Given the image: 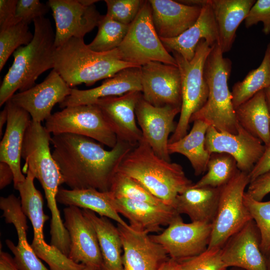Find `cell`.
I'll return each instance as SVG.
<instances>
[{"instance_id":"45","label":"cell","mask_w":270,"mask_h":270,"mask_svg":"<svg viewBox=\"0 0 270 270\" xmlns=\"http://www.w3.org/2000/svg\"><path fill=\"white\" fill-rule=\"evenodd\" d=\"M18 0H0V30L20 22L16 18Z\"/></svg>"},{"instance_id":"16","label":"cell","mask_w":270,"mask_h":270,"mask_svg":"<svg viewBox=\"0 0 270 270\" xmlns=\"http://www.w3.org/2000/svg\"><path fill=\"white\" fill-rule=\"evenodd\" d=\"M205 147L210 154L216 152L230 155L236 160L238 169L248 174L266 148L260 139L248 132L239 124L236 134L220 132L210 126L206 132Z\"/></svg>"},{"instance_id":"22","label":"cell","mask_w":270,"mask_h":270,"mask_svg":"<svg viewBox=\"0 0 270 270\" xmlns=\"http://www.w3.org/2000/svg\"><path fill=\"white\" fill-rule=\"evenodd\" d=\"M190 2L192 5L202 6L200 15L196 22L176 37L160 38L168 52H177L188 61L194 57L196 46L202 40H205L210 46L218 42V28L208 0H190Z\"/></svg>"},{"instance_id":"11","label":"cell","mask_w":270,"mask_h":270,"mask_svg":"<svg viewBox=\"0 0 270 270\" xmlns=\"http://www.w3.org/2000/svg\"><path fill=\"white\" fill-rule=\"evenodd\" d=\"M46 130L50 134H72L94 140L113 148L118 138L95 104L68 106L52 114L46 120Z\"/></svg>"},{"instance_id":"26","label":"cell","mask_w":270,"mask_h":270,"mask_svg":"<svg viewBox=\"0 0 270 270\" xmlns=\"http://www.w3.org/2000/svg\"><path fill=\"white\" fill-rule=\"evenodd\" d=\"M141 66L124 68L106 79L101 85L89 90L72 89L70 94L60 102V106L93 104L97 100L118 96L132 91L142 92Z\"/></svg>"},{"instance_id":"6","label":"cell","mask_w":270,"mask_h":270,"mask_svg":"<svg viewBox=\"0 0 270 270\" xmlns=\"http://www.w3.org/2000/svg\"><path fill=\"white\" fill-rule=\"evenodd\" d=\"M212 48L205 40H202L196 46L194 57L190 61L177 52H172L180 74L182 104L178 122L169 138L168 144L180 140L188 134L191 117L208 100V88L204 68Z\"/></svg>"},{"instance_id":"24","label":"cell","mask_w":270,"mask_h":270,"mask_svg":"<svg viewBox=\"0 0 270 270\" xmlns=\"http://www.w3.org/2000/svg\"><path fill=\"white\" fill-rule=\"evenodd\" d=\"M8 120L0 143V162L7 163L14 173L15 189L26 180L20 166L24 134L32 120L30 114L8 100L6 104Z\"/></svg>"},{"instance_id":"41","label":"cell","mask_w":270,"mask_h":270,"mask_svg":"<svg viewBox=\"0 0 270 270\" xmlns=\"http://www.w3.org/2000/svg\"><path fill=\"white\" fill-rule=\"evenodd\" d=\"M107 6L106 14L114 20L130 25L136 17L144 0H105Z\"/></svg>"},{"instance_id":"8","label":"cell","mask_w":270,"mask_h":270,"mask_svg":"<svg viewBox=\"0 0 270 270\" xmlns=\"http://www.w3.org/2000/svg\"><path fill=\"white\" fill-rule=\"evenodd\" d=\"M120 58L142 66L151 62L177 66L174 57L164 47L154 27L148 0H144L124 40L117 48Z\"/></svg>"},{"instance_id":"49","label":"cell","mask_w":270,"mask_h":270,"mask_svg":"<svg viewBox=\"0 0 270 270\" xmlns=\"http://www.w3.org/2000/svg\"><path fill=\"white\" fill-rule=\"evenodd\" d=\"M159 270H180V268L178 262L170 258Z\"/></svg>"},{"instance_id":"42","label":"cell","mask_w":270,"mask_h":270,"mask_svg":"<svg viewBox=\"0 0 270 270\" xmlns=\"http://www.w3.org/2000/svg\"><path fill=\"white\" fill-rule=\"evenodd\" d=\"M50 8L48 4L39 0H18L16 18L19 22L29 24L35 19L44 17Z\"/></svg>"},{"instance_id":"17","label":"cell","mask_w":270,"mask_h":270,"mask_svg":"<svg viewBox=\"0 0 270 270\" xmlns=\"http://www.w3.org/2000/svg\"><path fill=\"white\" fill-rule=\"evenodd\" d=\"M64 214L70 240L68 257L77 264L104 268L96 230L82 210L68 206L64 209Z\"/></svg>"},{"instance_id":"34","label":"cell","mask_w":270,"mask_h":270,"mask_svg":"<svg viewBox=\"0 0 270 270\" xmlns=\"http://www.w3.org/2000/svg\"><path fill=\"white\" fill-rule=\"evenodd\" d=\"M270 86V42L266 46L263 60L259 66L249 72L242 81L238 82L231 92L234 106H239L258 92Z\"/></svg>"},{"instance_id":"40","label":"cell","mask_w":270,"mask_h":270,"mask_svg":"<svg viewBox=\"0 0 270 270\" xmlns=\"http://www.w3.org/2000/svg\"><path fill=\"white\" fill-rule=\"evenodd\" d=\"M180 270H227L221 248H208L202 253L178 262Z\"/></svg>"},{"instance_id":"55","label":"cell","mask_w":270,"mask_h":270,"mask_svg":"<svg viewBox=\"0 0 270 270\" xmlns=\"http://www.w3.org/2000/svg\"><path fill=\"white\" fill-rule=\"evenodd\" d=\"M230 268H228L227 270H245L240 268H236V267H232Z\"/></svg>"},{"instance_id":"21","label":"cell","mask_w":270,"mask_h":270,"mask_svg":"<svg viewBox=\"0 0 270 270\" xmlns=\"http://www.w3.org/2000/svg\"><path fill=\"white\" fill-rule=\"evenodd\" d=\"M142 96L141 92L132 91L121 96L99 98L93 104L100 108L117 138L133 146L142 139V131L136 123L135 112Z\"/></svg>"},{"instance_id":"10","label":"cell","mask_w":270,"mask_h":270,"mask_svg":"<svg viewBox=\"0 0 270 270\" xmlns=\"http://www.w3.org/2000/svg\"><path fill=\"white\" fill-rule=\"evenodd\" d=\"M250 181L248 173L239 170L230 181L220 188L208 248H222L233 234L253 220L244 201V190Z\"/></svg>"},{"instance_id":"1","label":"cell","mask_w":270,"mask_h":270,"mask_svg":"<svg viewBox=\"0 0 270 270\" xmlns=\"http://www.w3.org/2000/svg\"><path fill=\"white\" fill-rule=\"evenodd\" d=\"M50 142L64 184L70 189L101 192L110 190L119 164L134 147L118 138L115 146L106 150L92 138L72 134H54Z\"/></svg>"},{"instance_id":"15","label":"cell","mask_w":270,"mask_h":270,"mask_svg":"<svg viewBox=\"0 0 270 270\" xmlns=\"http://www.w3.org/2000/svg\"><path fill=\"white\" fill-rule=\"evenodd\" d=\"M47 4L55 21L56 48L72 38H84L102 16L94 4L85 6L79 0H49Z\"/></svg>"},{"instance_id":"14","label":"cell","mask_w":270,"mask_h":270,"mask_svg":"<svg viewBox=\"0 0 270 270\" xmlns=\"http://www.w3.org/2000/svg\"><path fill=\"white\" fill-rule=\"evenodd\" d=\"M142 94L148 103L156 107H180L181 78L177 66L151 62L140 68Z\"/></svg>"},{"instance_id":"25","label":"cell","mask_w":270,"mask_h":270,"mask_svg":"<svg viewBox=\"0 0 270 270\" xmlns=\"http://www.w3.org/2000/svg\"><path fill=\"white\" fill-rule=\"evenodd\" d=\"M155 30L160 38L176 37L198 18L202 6L172 0H149Z\"/></svg>"},{"instance_id":"51","label":"cell","mask_w":270,"mask_h":270,"mask_svg":"<svg viewBox=\"0 0 270 270\" xmlns=\"http://www.w3.org/2000/svg\"><path fill=\"white\" fill-rule=\"evenodd\" d=\"M266 100L269 112L270 114V86L264 90Z\"/></svg>"},{"instance_id":"43","label":"cell","mask_w":270,"mask_h":270,"mask_svg":"<svg viewBox=\"0 0 270 270\" xmlns=\"http://www.w3.org/2000/svg\"><path fill=\"white\" fill-rule=\"evenodd\" d=\"M245 26L248 28L259 22L263 24V32L270 34V0H258L250 9L244 20Z\"/></svg>"},{"instance_id":"5","label":"cell","mask_w":270,"mask_h":270,"mask_svg":"<svg viewBox=\"0 0 270 270\" xmlns=\"http://www.w3.org/2000/svg\"><path fill=\"white\" fill-rule=\"evenodd\" d=\"M223 54L216 44L207 58L204 74L208 88V100L192 116L190 123L200 120L220 132L236 134L238 122L228 86L232 62L228 58H224Z\"/></svg>"},{"instance_id":"4","label":"cell","mask_w":270,"mask_h":270,"mask_svg":"<svg viewBox=\"0 0 270 270\" xmlns=\"http://www.w3.org/2000/svg\"><path fill=\"white\" fill-rule=\"evenodd\" d=\"M134 66H138L120 58L117 48L96 52L88 47L84 38H72L56 48L53 69L72 88L82 84L91 86L124 68Z\"/></svg>"},{"instance_id":"47","label":"cell","mask_w":270,"mask_h":270,"mask_svg":"<svg viewBox=\"0 0 270 270\" xmlns=\"http://www.w3.org/2000/svg\"><path fill=\"white\" fill-rule=\"evenodd\" d=\"M12 169L6 162H0V189H3L14 181Z\"/></svg>"},{"instance_id":"28","label":"cell","mask_w":270,"mask_h":270,"mask_svg":"<svg viewBox=\"0 0 270 270\" xmlns=\"http://www.w3.org/2000/svg\"><path fill=\"white\" fill-rule=\"evenodd\" d=\"M216 24L218 42L222 52L230 51L236 31L245 20L254 0H208Z\"/></svg>"},{"instance_id":"29","label":"cell","mask_w":270,"mask_h":270,"mask_svg":"<svg viewBox=\"0 0 270 270\" xmlns=\"http://www.w3.org/2000/svg\"><path fill=\"white\" fill-rule=\"evenodd\" d=\"M192 185L177 196L175 210L180 215L187 214L192 222L212 224L218 210L220 188L194 187Z\"/></svg>"},{"instance_id":"52","label":"cell","mask_w":270,"mask_h":270,"mask_svg":"<svg viewBox=\"0 0 270 270\" xmlns=\"http://www.w3.org/2000/svg\"><path fill=\"white\" fill-rule=\"evenodd\" d=\"M80 2L85 6H90L94 4L96 2H98V0H79Z\"/></svg>"},{"instance_id":"27","label":"cell","mask_w":270,"mask_h":270,"mask_svg":"<svg viewBox=\"0 0 270 270\" xmlns=\"http://www.w3.org/2000/svg\"><path fill=\"white\" fill-rule=\"evenodd\" d=\"M112 203L116 212L128 220L132 228L148 234L162 230V226H168L179 214L174 208L166 205L112 196Z\"/></svg>"},{"instance_id":"13","label":"cell","mask_w":270,"mask_h":270,"mask_svg":"<svg viewBox=\"0 0 270 270\" xmlns=\"http://www.w3.org/2000/svg\"><path fill=\"white\" fill-rule=\"evenodd\" d=\"M180 110V107L170 106H154L142 96L136 105V116L143 140L156 155L168 162H171L168 151V137L176 130L174 120Z\"/></svg>"},{"instance_id":"7","label":"cell","mask_w":270,"mask_h":270,"mask_svg":"<svg viewBox=\"0 0 270 270\" xmlns=\"http://www.w3.org/2000/svg\"><path fill=\"white\" fill-rule=\"evenodd\" d=\"M50 134L41 122L31 120L26 128L22 150L24 170H30L44 190L47 206L52 213L58 210L56 196L63 180L50 148Z\"/></svg>"},{"instance_id":"3","label":"cell","mask_w":270,"mask_h":270,"mask_svg":"<svg viewBox=\"0 0 270 270\" xmlns=\"http://www.w3.org/2000/svg\"><path fill=\"white\" fill-rule=\"evenodd\" d=\"M34 38L26 46L13 54L12 65L5 75L0 88V106L10 100L15 92L26 90L35 85L42 73L54 68L56 48L55 33L48 18L34 20Z\"/></svg>"},{"instance_id":"39","label":"cell","mask_w":270,"mask_h":270,"mask_svg":"<svg viewBox=\"0 0 270 270\" xmlns=\"http://www.w3.org/2000/svg\"><path fill=\"white\" fill-rule=\"evenodd\" d=\"M244 201L259 230L261 250L266 256L270 250V200H255L245 192Z\"/></svg>"},{"instance_id":"54","label":"cell","mask_w":270,"mask_h":270,"mask_svg":"<svg viewBox=\"0 0 270 270\" xmlns=\"http://www.w3.org/2000/svg\"><path fill=\"white\" fill-rule=\"evenodd\" d=\"M266 257L267 270H270V250L268 251Z\"/></svg>"},{"instance_id":"20","label":"cell","mask_w":270,"mask_h":270,"mask_svg":"<svg viewBox=\"0 0 270 270\" xmlns=\"http://www.w3.org/2000/svg\"><path fill=\"white\" fill-rule=\"evenodd\" d=\"M260 245L259 230L252 220L233 234L222 246V260L228 268L267 270L266 257Z\"/></svg>"},{"instance_id":"46","label":"cell","mask_w":270,"mask_h":270,"mask_svg":"<svg viewBox=\"0 0 270 270\" xmlns=\"http://www.w3.org/2000/svg\"><path fill=\"white\" fill-rule=\"evenodd\" d=\"M265 146V150L262 155L248 174L250 182L261 174L270 170V142Z\"/></svg>"},{"instance_id":"38","label":"cell","mask_w":270,"mask_h":270,"mask_svg":"<svg viewBox=\"0 0 270 270\" xmlns=\"http://www.w3.org/2000/svg\"><path fill=\"white\" fill-rule=\"evenodd\" d=\"M33 38L28 24L22 21L0 30V71L10 55L20 46L29 44Z\"/></svg>"},{"instance_id":"32","label":"cell","mask_w":270,"mask_h":270,"mask_svg":"<svg viewBox=\"0 0 270 270\" xmlns=\"http://www.w3.org/2000/svg\"><path fill=\"white\" fill-rule=\"evenodd\" d=\"M238 124L248 132L260 139L264 146L270 142V114L264 90L235 109Z\"/></svg>"},{"instance_id":"44","label":"cell","mask_w":270,"mask_h":270,"mask_svg":"<svg viewBox=\"0 0 270 270\" xmlns=\"http://www.w3.org/2000/svg\"><path fill=\"white\" fill-rule=\"evenodd\" d=\"M246 192L255 200L262 201L270 193V170L251 181Z\"/></svg>"},{"instance_id":"37","label":"cell","mask_w":270,"mask_h":270,"mask_svg":"<svg viewBox=\"0 0 270 270\" xmlns=\"http://www.w3.org/2000/svg\"><path fill=\"white\" fill-rule=\"evenodd\" d=\"M109 192L115 198H124L158 206L166 205L138 181L118 172H116L112 178Z\"/></svg>"},{"instance_id":"19","label":"cell","mask_w":270,"mask_h":270,"mask_svg":"<svg viewBox=\"0 0 270 270\" xmlns=\"http://www.w3.org/2000/svg\"><path fill=\"white\" fill-rule=\"evenodd\" d=\"M122 244L124 270H159L170 258L148 233L117 224Z\"/></svg>"},{"instance_id":"9","label":"cell","mask_w":270,"mask_h":270,"mask_svg":"<svg viewBox=\"0 0 270 270\" xmlns=\"http://www.w3.org/2000/svg\"><path fill=\"white\" fill-rule=\"evenodd\" d=\"M26 173L25 180L16 190L20 193L22 209L32 226L34 238L30 246L34 252L48 264L50 270H82L84 264L74 262L45 241L44 225L48 216L44 213L42 196L34 186V176L30 170Z\"/></svg>"},{"instance_id":"30","label":"cell","mask_w":270,"mask_h":270,"mask_svg":"<svg viewBox=\"0 0 270 270\" xmlns=\"http://www.w3.org/2000/svg\"><path fill=\"white\" fill-rule=\"evenodd\" d=\"M56 199L60 204L87 209L99 216L112 220L117 224H128L113 208L112 196L109 191L101 192L92 188L76 190L59 188Z\"/></svg>"},{"instance_id":"2","label":"cell","mask_w":270,"mask_h":270,"mask_svg":"<svg viewBox=\"0 0 270 270\" xmlns=\"http://www.w3.org/2000/svg\"><path fill=\"white\" fill-rule=\"evenodd\" d=\"M116 172L136 180L173 208L177 196L194 184L180 164L160 158L143 139L126 154Z\"/></svg>"},{"instance_id":"18","label":"cell","mask_w":270,"mask_h":270,"mask_svg":"<svg viewBox=\"0 0 270 270\" xmlns=\"http://www.w3.org/2000/svg\"><path fill=\"white\" fill-rule=\"evenodd\" d=\"M72 89L52 69L42 82L15 94L10 100L26 110L32 120L42 122L50 117L53 107L63 102L70 94Z\"/></svg>"},{"instance_id":"23","label":"cell","mask_w":270,"mask_h":270,"mask_svg":"<svg viewBox=\"0 0 270 270\" xmlns=\"http://www.w3.org/2000/svg\"><path fill=\"white\" fill-rule=\"evenodd\" d=\"M0 208L3 211L2 216L6 222L12 224L17 232V245L8 239L6 240V244L12 253L20 270H50L42 263L28 242L26 231L28 226L26 216L22 209L20 200L14 194L2 196Z\"/></svg>"},{"instance_id":"33","label":"cell","mask_w":270,"mask_h":270,"mask_svg":"<svg viewBox=\"0 0 270 270\" xmlns=\"http://www.w3.org/2000/svg\"><path fill=\"white\" fill-rule=\"evenodd\" d=\"M210 125L196 120L190 132L180 140L168 144L170 154L178 153L190 161L196 176L203 174L207 169L210 154L205 147L206 135Z\"/></svg>"},{"instance_id":"12","label":"cell","mask_w":270,"mask_h":270,"mask_svg":"<svg viewBox=\"0 0 270 270\" xmlns=\"http://www.w3.org/2000/svg\"><path fill=\"white\" fill-rule=\"evenodd\" d=\"M212 231V224L186 223L178 214L162 232L150 236L164 248L170 258L180 262L206 250Z\"/></svg>"},{"instance_id":"53","label":"cell","mask_w":270,"mask_h":270,"mask_svg":"<svg viewBox=\"0 0 270 270\" xmlns=\"http://www.w3.org/2000/svg\"><path fill=\"white\" fill-rule=\"evenodd\" d=\"M82 270H106L104 268H98L92 266H85Z\"/></svg>"},{"instance_id":"36","label":"cell","mask_w":270,"mask_h":270,"mask_svg":"<svg viewBox=\"0 0 270 270\" xmlns=\"http://www.w3.org/2000/svg\"><path fill=\"white\" fill-rule=\"evenodd\" d=\"M130 25L121 24L106 14L102 15L98 31L88 47L96 52H106L117 48L127 34Z\"/></svg>"},{"instance_id":"31","label":"cell","mask_w":270,"mask_h":270,"mask_svg":"<svg viewBox=\"0 0 270 270\" xmlns=\"http://www.w3.org/2000/svg\"><path fill=\"white\" fill-rule=\"evenodd\" d=\"M82 210L96 230L104 269L124 270L122 244L118 227L108 218L98 216L94 212L87 209Z\"/></svg>"},{"instance_id":"48","label":"cell","mask_w":270,"mask_h":270,"mask_svg":"<svg viewBox=\"0 0 270 270\" xmlns=\"http://www.w3.org/2000/svg\"><path fill=\"white\" fill-rule=\"evenodd\" d=\"M0 270H20L14 258L8 252L0 250Z\"/></svg>"},{"instance_id":"35","label":"cell","mask_w":270,"mask_h":270,"mask_svg":"<svg viewBox=\"0 0 270 270\" xmlns=\"http://www.w3.org/2000/svg\"><path fill=\"white\" fill-rule=\"evenodd\" d=\"M207 172L196 184L194 187L221 188L227 184L240 170L236 160L226 153H212L207 166Z\"/></svg>"},{"instance_id":"50","label":"cell","mask_w":270,"mask_h":270,"mask_svg":"<svg viewBox=\"0 0 270 270\" xmlns=\"http://www.w3.org/2000/svg\"><path fill=\"white\" fill-rule=\"evenodd\" d=\"M8 109L5 106L4 108L0 112V136H2V128L6 122L8 120Z\"/></svg>"}]
</instances>
